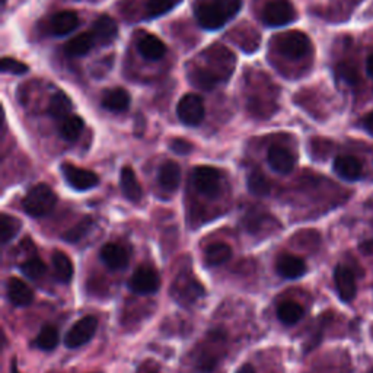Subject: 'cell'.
Masks as SVG:
<instances>
[{
    "label": "cell",
    "mask_w": 373,
    "mask_h": 373,
    "mask_svg": "<svg viewBox=\"0 0 373 373\" xmlns=\"http://www.w3.org/2000/svg\"><path fill=\"white\" fill-rule=\"evenodd\" d=\"M192 184L200 194L214 199L221 191V174L213 166H197L192 171Z\"/></svg>",
    "instance_id": "cell-6"
},
{
    "label": "cell",
    "mask_w": 373,
    "mask_h": 373,
    "mask_svg": "<svg viewBox=\"0 0 373 373\" xmlns=\"http://www.w3.org/2000/svg\"><path fill=\"white\" fill-rule=\"evenodd\" d=\"M83 126H85V123H83L82 117L69 115L63 120L62 126H60V136L67 142H75L80 136Z\"/></svg>",
    "instance_id": "cell-29"
},
{
    "label": "cell",
    "mask_w": 373,
    "mask_h": 373,
    "mask_svg": "<svg viewBox=\"0 0 373 373\" xmlns=\"http://www.w3.org/2000/svg\"><path fill=\"white\" fill-rule=\"evenodd\" d=\"M261 19L264 25L271 28L284 27L296 19V12L287 0H271L264 6Z\"/></svg>",
    "instance_id": "cell-3"
},
{
    "label": "cell",
    "mask_w": 373,
    "mask_h": 373,
    "mask_svg": "<svg viewBox=\"0 0 373 373\" xmlns=\"http://www.w3.org/2000/svg\"><path fill=\"white\" fill-rule=\"evenodd\" d=\"M120 184H122L123 194L127 200L139 203L143 197L142 185L137 181V177L135 171L130 166H124L122 170V175H120Z\"/></svg>",
    "instance_id": "cell-20"
},
{
    "label": "cell",
    "mask_w": 373,
    "mask_h": 373,
    "mask_svg": "<svg viewBox=\"0 0 373 373\" xmlns=\"http://www.w3.org/2000/svg\"><path fill=\"white\" fill-rule=\"evenodd\" d=\"M58 344V331L53 326H45L41 328L37 340H35V346L41 350H53Z\"/></svg>",
    "instance_id": "cell-32"
},
{
    "label": "cell",
    "mask_w": 373,
    "mask_h": 373,
    "mask_svg": "<svg viewBox=\"0 0 373 373\" xmlns=\"http://www.w3.org/2000/svg\"><path fill=\"white\" fill-rule=\"evenodd\" d=\"M21 271L32 280L40 279L45 274V264L40 258H30L22 264Z\"/></svg>",
    "instance_id": "cell-35"
},
{
    "label": "cell",
    "mask_w": 373,
    "mask_h": 373,
    "mask_svg": "<svg viewBox=\"0 0 373 373\" xmlns=\"http://www.w3.org/2000/svg\"><path fill=\"white\" fill-rule=\"evenodd\" d=\"M95 44V37L92 32H83L80 35H76V37L71 38L66 45H65V52L67 56L71 57H79V56H85L87 53L91 52V48Z\"/></svg>",
    "instance_id": "cell-23"
},
{
    "label": "cell",
    "mask_w": 373,
    "mask_h": 373,
    "mask_svg": "<svg viewBox=\"0 0 373 373\" xmlns=\"http://www.w3.org/2000/svg\"><path fill=\"white\" fill-rule=\"evenodd\" d=\"M101 260L111 270H122L128 264V254L120 245L106 244L101 248Z\"/></svg>",
    "instance_id": "cell-19"
},
{
    "label": "cell",
    "mask_w": 373,
    "mask_h": 373,
    "mask_svg": "<svg viewBox=\"0 0 373 373\" xmlns=\"http://www.w3.org/2000/svg\"><path fill=\"white\" fill-rule=\"evenodd\" d=\"M305 314L304 308L293 300H287L278 308V318L284 326H295Z\"/></svg>",
    "instance_id": "cell-27"
},
{
    "label": "cell",
    "mask_w": 373,
    "mask_h": 373,
    "mask_svg": "<svg viewBox=\"0 0 373 373\" xmlns=\"http://www.w3.org/2000/svg\"><path fill=\"white\" fill-rule=\"evenodd\" d=\"M196 368L201 373H212L218 365V357H216L209 348H200L197 356H194Z\"/></svg>",
    "instance_id": "cell-34"
},
{
    "label": "cell",
    "mask_w": 373,
    "mask_h": 373,
    "mask_svg": "<svg viewBox=\"0 0 373 373\" xmlns=\"http://www.w3.org/2000/svg\"><path fill=\"white\" fill-rule=\"evenodd\" d=\"M181 0H148L146 2V16L159 18L172 10Z\"/></svg>",
    "instance_id": "cell-33"
},
{
    "label": "cell",
    "mask_w": 373,
    "mask_h": 373,
    "mask_svg": "<svg viewBox=\"0 0 373 373\" xmlns=\"http://www.w3.org/2000/svg\"><path fill=\"white\" fill-rule=\"evenodd\" d=\"M267 162L274 172L289 174V172H292L295 168V156L286 148L279 146V144H274V146L269 149Z\"/></svg>",
    "instance_id": "cell-11"
},
{
    "label": "cell",
    "mask_w": 373,
    "mask_h": 373,
    "mask_svg": "<svg viewBox=\"0 0 373 373\" xmlns=\"http://www.w3.org/2000/svg\"><path fill=\"white\" fill-rule=\"evenodd\" d=\"M334 172L340 178L346 179V181H357L362 177V163L354 156L344 155V156H337L332 163Z\"/></svg>",
    "instance_id": "cell-13"
},
{
    "label": "cell",
    "mask_w": 373,
    "mask_h": 373,
    "mask_svg": "<svg viewBox=\"0 0 373 373\" xmlns=\"http://www.w3.org/2000/svg\"><path fill=\"white\" fill-rule=\"evenodd\" d=\"M366 70H368V75L373 78V53L368 57V62H366Z\"/></svg>",
    "instance_id": "cell-41"
},
{
    "label": "cell",
    "mask_w": 373,
    "mask_h": 373,
    "mask_svg": "<svg viewBox=\"0 0 373 373\" xmlns=\"http://www.w3.org/2000/svg\"><path fill=\"white\" fill-rule=\"evenodd\" d=\"M278 271L284 279H299L306 273V264L302 258L291 254H283L278 260Z\"/></svg>",
    "instance_id": "cell-15"
},
{
    "label": "cell",
    "mask_w": 373,
    "mask_h": 373,
    "mask_svg": "<svg viewBox=\"0 0 373 373\" xmlns=\"http://www.w3.org/2000/svg\"><path fill=\"white\" fill-rule=\"evenodd\" d=\"M139 53L146 60H161L166 54V45L156 35L148 34L139 41Z\"/></svg>",
    "instance_id": "cell-22"
},
{
    "label": "cell",
    "mask_w": 373,
    "mask_h": 373,
    "mask_svg": "<svg viewBox=\"0 0 373 373\" xmlns=\"http://www.w3.org/2000/svg\"><path fill=\"white\" fill-rule=\"evenodd\" d=\"M170 148L172 152L178 155H187L192 150V144L184 139H174L170 144Z\"/></svg>",
    "instance_id": "cell-39"
},
{
    "label": "cell",
    "mask_w": 373,
    "mask_h": 373,
    "mask_svg": "<svg viewBox=\"0 0 373 373\" xmlns=\"http://www.w3.org/2000/svg\"><path fill=\"white\" fill-rule=\"evenodd\" d=\"M79 25V16L74 10H62L53 15L50 28L54 35H67L75 31Z\"/></svg>",
    "instance_id": "cell-17"
},
{
    "label": "cell",
    "mask_w": 373,
    "mask_h": 373,
    "mask_svg": "<svg viewBox=\"0 0 373 373\" xmlns=\"http://www.w3.org/2000/svg\"><path fill=\"white\" fill-rule=\"evenodd\" d=\"M92 34L95 37V41H98L101 44H108L115 40L118 34V25L113 18L102 15L93 22Z\"/></svg>",
    "instance_id": "cell-18"
},
{
    "label": "cell",
    "mask_w": 373,
    "mask_h": 373,
    "mask_svg": "<svg viewBox=\"0 0 373 373\" xmlns=\"http://www.w3.org/2000/svg\"><path fill=\"white\" fill-rule=\"evenodd\" d=\"M158 181L165 191H175L179 187V181H181V168L174 161L165 162L159 168Z\"/></svg>",
    "instance_id": "cell-21"
},
{
    "label": "cell",
    "mask_w": 373,
    "mask_h": 373,
    "mask_svg": "<svg viewBox=\"0 0 373 373\" xmlns=\"http://www.w3.org/2000/svg\"><path fill=\"white\" fill-rule=\"evenodd\" d=\"M335 74L341 80L347 82L348 85H354V83H357V80H359V71L353 63L343 62L340 65H337Z\"/></svg>",
    "instance_id": "cell-37"
},
{
    "label": "cell",
    "mask_w": 373,
    "mask_h": 373,
    "mask_svg": "<svg viewBox=\"0 0 373 373\" xmlns=\"http://www.w3.org/2000/svg\"><path fill=\"white\" fill-rule=\"evenodd\" d=\"M53 269L54 274L58 282L62 283H70L74 279V262L62 251H56L53 254Z\"/></svg>",
    "instance_id": "cell-24"
},
{
    "label": "cell",
    "mask_w": 373,
    "mask_h": 373,
    "mask_svg": "<svg viewBox=\"0 0 373 373\" xmlns=\"http://www.w3.org/2000/svg\"><path fill=\"white\" fill-rule=\"evenodd\" d=\"M21 221L14 218V216H9L6 213H2L0 216V239H2L3 244L10 242L19 231H21Z\"/></svg>",
    "instance_id": "cell-30"
},
{
    "label": "cell",
    "mask_w": 373,
    "mask_h": 373,
    "mask_svg": "<svg viewBox=\"0 0 373 373\" xmlns=\"http://www.w3.org/2000/svg\"><path fill=\"white\" fill-rule=\"evenodd\" d=\"M71 101L65 92H57L52 96L50 104H48V114L57 120H65L70 115Z\"/></svg>",
    "instance_id": "cell-28"
},
{
    "label": "cell",
    "mask_w": 373,
    "mask_h": 373,
    "mask_svg": "<svg viewBox=\"0 0 373 373\" xmlns=\"http://www.w3.org/2000/svg\"><path fill=\"white\" fill-rule=\"evenodd\" d=\"M102 106L111 113H123L130 105V95L123 88L106 89L101 100Z\"/></svg>",
    "instance_id": "cell-16"
},
{
    "label": "cell",
    "mask_w": 373,
    "mask_h": 373,
    "mask_svg": "<svg viewBox=\"0 0 373 373\" xmlns=\"http://www.w3.org/2000/svg\"><path fill=\"white\" fill-rule=\"evenodd\" d=\"M57 196L56 192L45 184L32 187L22 201V207L32 218H43L50 214L56 207Z\"/></svg>",
    "instance_id": "cell-2"
},
{
    "label": "cell",
    "mask_w": 373,
    "mask_h": 373,
    "mask_svg": "<svg viewBox=\"0 0 373 373\" xmlns=\"http://www.w3.org/2000/svg\"><path fill=\"white\" fill-rule=\"evenodd\" d=\"M62 172L66 181L76 191H88L100 184V177L89 170H83L71 163H63Z\"/></svg>",
    "instance_id": "cell-8"
},
{
    "label": "cell",
    "mask_w": 373,
    "mask_h": 373,
    "mask_svg": "<svg viewBox=\"0 0 373 373\" xmlns=\"http://www.w3.org/2000/svg\"><path fill=\"white\" fill-rule=\"evenodd\" d=\"M362 127L368 131L370 136H373V111L366 114L362 120Z\"/></svg>",
    "instance_id": "cell-40"
},
{
    "label": "cell",
    "mask_w": 373,
    "mask_h": 373,
    "mask_svg": "<svg viewBox=\"0 0 373 373\" xmlns=\"http://www.w3.org/2000/svg\"><path fill=\"white\" fill-rule=\"evenodd\" d=\"M0 69L5 74H12V75H23L28 71V65H25L23 62H19L18 58L14 57H3L2 63H0Z\"/></svg>",
    "instance_id": "cell-38"
},
{
    "label": "cell",
    "mask_w": 373,
    "mask_h": 373,
    "mask_svg": "<svg viewBox=\"0 0 373 373\" xmlns=\"http://www.w3.org/2000/svg\"><path fill=\"white\" fill-rule=\"evenodd\" d=\"M6 295L9 302L18 308L28 306L34 300L32 289L16 278H10L6 284Z\"/></svg>",
    "instance_id": "cell-12"
},
{
    "label": "cell",
    "mask_w": 373,
    "mask_h": 373,
    "mask_svg": "<svg viewBox=\"0 0 373 373\" xmlns=\"http://www.w3.org/2000/svg\"><path fill=\"white\" fill-rule=\"evenodd\" d=\"M279 52L292 60L305 57L310 50V40L305 32L291 31L282 34L279 37Z\"/></svg>",
    "instance_id": "cell-5"
},
{
    "label": "cell",
    "mask_w": 373,
    "mask_h": 373,
    "mask_svg": "<svg viewBox=\"0 0 373 373\" xmlns=\"http://www.w3.org/2000/svg\"><path fill=\"white\" fill-rule=\"evenodd\" d=\"M236 373H256V372H254V368H252L251 365H244V366L239 368V370Z\"/></svg>",
    "instance_id": "cell-42"
},
{
    "label": "cell",
    "mask_w": 373,
    "mask_h": 373,
    "mask_svg": "<svg viewBox=\"0 0 373 373\" xmlns=\"http://www.w3.org/2000/svg\"><path fill=\"white\" fill-rule=\"evenodd\" d=\"M10 373H21V372L18 370V368H16V360H15V359L12 360V365H10Z\"/></svg>",
    "instance_id": "cell-43"
},
{
    "label": "cell",
    "mask_w": 373,
    "mask_h": 373,
    "mask_svg": "<svg viewBox=\"0 0 373 373\" xmlns=\"http://www.w3.org/2000/svg\"><path fill=\"white\" fill-rule=\"evenodd\" d=\"M172 291L175 292V299H178L184 305L194 302L197 297L204 293L201 284L192 278H188V275H181L177 282H174Z\"/></svg>",
    "instance_id": "cell-14"
},
{
    "label": "cell",
    "mask_w": 373,
    "mask_h": 373,
    "mask_svg": "<svg viewBox=\"0 0 373 373\" xmlns=\"http://www.w3.org/2000/svg\"><path fill=\"white\" fill-rule=\"evenodd\" d=\"M248 190L251 194L258 196V197H266L270 194L271 187L266 177L258 171H254L248 177Z\"/></svg>",
    "instance_id": "cell-31"
},
{
    "label": "cell",
    "mask_w": 373,
    "mask_h": 373,
    "mask_svg": "<svg viewBox=\"0 0 373 373\" xmlns=\"http://www.w3.org/2000/svg\"><path fill=\"white\" fill-rule=\"evenodd\" d=\"M240 10V0H209L199 5L196 18L204 30L216 31L225 27Z\"/></svg>",
    "instance_id": "cell-1"
},
{
    "label": "cell",
    "mask_w": 373,
    "mask_h": 373,
    "mask_svg": "<svg viewBox=\"0 0 373 373\" xmlns=\"http://www.w3.org/2000/svg\"><path fill=\"white\" fill-rule=\"evenodd\" d=\"M334 283L337 293L343 302H352L357 293L354 273L346 266H337L334 270Z\"/></svg>",
    "instance_id": "cell-10"
},
{
    "label": "cell",
    "mask_w": 373,
    "mask_h": 373,
    "mask_svg": "<svg viewBox=\"0 0 373 373\" xmlns=\"http://www.w3.org/2000/svg\"><path fill=\"white\" fill-rule=\"evenodd\" d=\"M96 328H98V319H96L93 315L83 317L67 331L65 337L66 347L78 348L83 344L89 343L93 339Z\"/></svg>",
    "instance_id": "cell-7"
},
{
    "label": "cell",
    "mask_w": 373,
    "mask_h": 373,
    "mask_svg": "<svg viewBox=\"0 0 373 373\" xmlns=\"http://www.w3.org/2000/svg\"><path fill=\"white\" fill-rule=\"evenodd\" d=\"M190 80L194 87H197V88H200L203 91H210L221 82V78H219V75H216L214 71L210 70V69L199 67V69H194L191 71Z\"/></svg>",
    "instance_id": "cell-26"
},
{
    "label": "cell",
    "mask_w": 373,
    "mask_h": 373,
    "mask_svg": "<svg viewBox=\"0 0 373 373\" xmlns=\"http://www.w3.org/2000/svg\"><path fill=\"white\" fill-rule=\"evenodd\" d=\"M91 226H92V221L89 218L83 219L76 226H74L71 229H69L63 235V239L66 240V242H79V240L89 232Z\"/></svg>",
    "instance_id": "cell-36"
},
{
    "label": "cell",
    "mask_w": 373,
    "mask_h": 373,
    "mask_svg": "<svg viewBox=\"0 0 373 373\" xmlns=\"http://www.w3.org/2000/svg\"><path fill=\"white\" fill-rule=\"evenodd\" d=\"M231 257H232V248L223 242L212 244L206 249V252H204V260H206V262L212 267L222 266V264H225L226 261H229Z\"/></svg>",
    "instance_id": "cell-25"
},
{
    "label": "cell",
    "mask_w": 373,
    "mask_h": 373,
    "mask_svg": "<svg viewBox=\"0 0 373 373\" xmlns=\"http://www.w3.org/2000/svg\"><path fill=\"white\" fill-rule=\"evenodd\" d=\"M161 280L155 269L149 266L139 267L130 279V289L139 295H150L159 289Z\"/></svg>",
    "instance_id": "cell-9"
},
{
    "label": "cell",
    "mask_w": 373,
    "mask_h": 373,
    "mask_svg": "<svg viewBox=\"0 0 373 373\" xmlns=\"http://www.w3.org/2000/svg\"><path fill=\"white\" fill-rule=\"evenodd\" d=\"M177 114L181 123L190 127H197L203 123L204 114V102L203 98L197 93H187L177 105Z\"/></svg>",
    "instance_id": "cell-4"
}]
</instances>
